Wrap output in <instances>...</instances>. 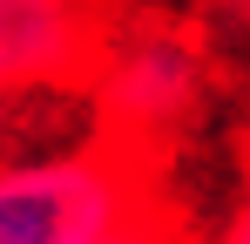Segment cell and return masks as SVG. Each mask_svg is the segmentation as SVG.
Listing matches in <instances>:
<instances>
[{"mask_svg": "<svg viewBox=\"0 0 250 244\" xmlns=\"http://www.w3.org/2000/svg\"><path fill=\"white\" fill-rule=\"evenodd\" d=\"M108 244H189V231H183V217L169 210V203H149L135 224H122Z\"/></svg>", "mask_w": 250, "mask_h": 244, "instance_id": "cell-4", "label": "cell"}, {"mask_svg": "<svg viewBox=\"0 0 250 244\" xmlns=\"http://www.w3.org/2000/svg\"><path fill=\"white\" fill-rule=\"evenodd\" d=\"M115 0H0V88L7 95H75L95 81Z\"/></svg>", "mask_w": 250, "mask_h": 244, "instance_id": "cell-3", "label": "cell"}, {"mask_svg": "<svg viewBox=\"0 0 250 244\" xmlns=\"http://www.w3.org/2000/svg\"><path fill=\"white\" fill-rule=\"evenodd\" d=\"M216 244H250V136H244V203L230 210V224H223Z\"/></svg>", "mask_w": 250, "mask_h": 244, "instance_id": "cell-5", "label": "cell"}, {"mask_svg": "<svg viewBox=\"0 0 250 244\" xmlns=\"http://www.w3.org/2000/svg\"><path fill=\"white\" fill-rule=\"evenodd\" d=\"M163 203V163L95 129L82 149L0 163V244H108Z\"/></svg>", "mask_w": 250, "mask_h": 244, "instance_id": "cell-1", "label": "cell"}, {"mask_svg": "<svg viewBox=\"0 0 250 244\" xmlns=\"http://www.w3.org/2000/svg\"><path fill=\"white\" fill-rule=\"evenodd\" d=\"M203 7H216V14H230V21H250V0H203Z\"/></svg>", "mask_w": 250, "mask_h": 244, "instance_id": "cell-7", "label": "cell"}, {"mask_svg": "<svg viewBox=\"0 0 250 244\" xmlns=\"http://www.w3.org/2000/svg\"><path fill=\"white\" fill-rule=\"evenodd\" d=\"M88 95L102 109V136L108 143L163 163L209 95V48L176 14H149V7L115 14Z\"/></svg>", "mask_w": 250, "mask_h": 244, "instance_id": "cell-2", "label": "cell"}, {"mask_svg": "<svg viewBox=\"0 0 250 244\" xmlns=\"http://www.w3.org/2000/svg\"><path fill=\"white\" fill-rule=\"evenodd\" d=\"M14 102H21V95L0 88V163H7V136H14Z\"/></svg>", "mask_w": 250, "mask_h": 244, "instance_id": "cell-6", "label": "cell"}]
</instances>
